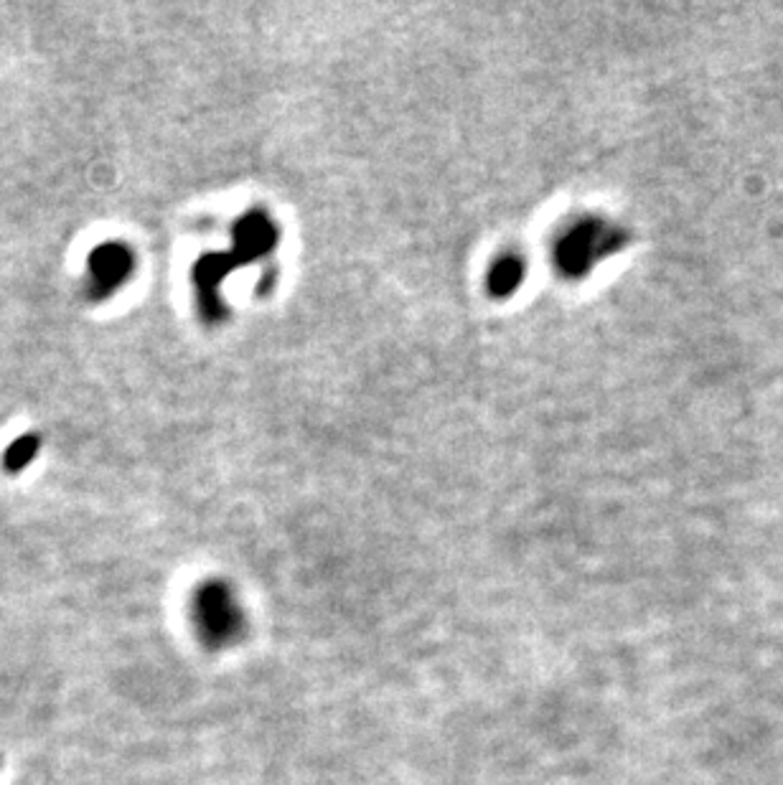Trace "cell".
I'll list each match as a JSON object with an SVG mask.
<instances>
[{
  "label": "cell",
  "mask_w": 783,
  "mask_h": 785,
  "mask_svg": "<svg viewBox=\"0 0 783 785\" xmlns=\"http://www.w3.org/2000/svg\"><path fill=\"white\" fill-rule=\"evenodd\" d=\"M194 622L207 646H227L242 636V608L221 585L201 587L194 597Z\"/></svg>",
  "instance_id": "1"
},
{
  "label": "cell",
  "mask_w": 783,
  "mask_h": 785,
  "mask_svg": "<svg viewBox=\"0 0 783 785\" xmlns=\"http://www.w3.org/2000/svg\"><path fill=\"white\" fill-rule=\"evenodd\" d=\"M135 258L125 242H102L87 258V283L84 295L90 303H102L113 297L133 278Z\"/></svg>",
  "instance_id": "2"
},
{
  "label": "cell",
  "mask_w": 783,
  "mask_h": 785,
  "mask_svg": "<svg viewBox=\"0 0 783 785\" xmlns=\"http://www.w3.org/2000/svg\"><path fill=\"white\" fill-rule=\"evenodd\" d=\"M41 452V438L36 432H23L19 438L8 442V448L0 456V465H3L6 473H23L33 460L39 458Z\"/></svg>",
  "instance_id": "3"
}]
</instances>
